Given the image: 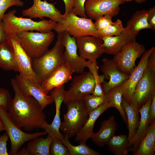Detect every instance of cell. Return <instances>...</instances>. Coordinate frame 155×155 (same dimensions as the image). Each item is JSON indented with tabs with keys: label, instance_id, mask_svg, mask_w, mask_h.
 I'll use <instances>...</instances> for the list:
<instances>
[{
	"label": "cell",
	"instance_id": "obj_45",
	"mask_svg": "<svg viewBox=\"0 0 155 155\" xmlns=\"http://www.w3.org/2000/svg\"><path fill=\"white\" fill-rule=\"evenodd\" d=\"M7 34L5 33L3 28L2 20H0V42L7 40Z\"/></svg>",
	"mask_w": 155,
	"mask_h": 155
},
{
	"label": "cell",
	"instance_id": "obj_36",
	"mask_svg": "<svg viewBox=\"0 0 155 155\" xmlns=\"http://www.w3.org/2000/svg\"><path fill=\"white\" fill-rule=\"evenodd\" d=\"M49 155H69L67 148L61 140L53 138L50 145Z\"/></svg>",
	"mask_w": 155,
	"mask_h": 155
},
{
	"label": "cell",
	"instance_id": "obj_17",
	"mask_svg": "<svg viewBox=\"0 0 155 155\" xmlns=\"http://www.w3.org/2000/svg\"><path fill=\"white\" fill-rule=\"evenodd\" d=\"M102 64L101 67L104 78L108 80L101 83V86L104 93L112 88L120 86L129 77V75L123 73L118 68L113 59L104 58L102 60Z\"/></svg>",
	"mask_w": 155,
	"mask_h": 155
},
{
	"label": "cell",
	"instance_id": "obj_34",
	"mask_svg": "<svg viewBox=\"0 0 155 155\" xmlns=\"http://www.w3.org/2000/svg\"><path fill=\"white\" fill-rule=\"evenodd\" d=\"M106 93L101 96H95L93 94L87 95L83 99L88 115L107 101Z\"/></svg>",
	"mask_w": 155,
	"mask_h": 155
},
{
	"label": "cell",
	"instance_id": "obj_1",
	"mask_svg": "<svg viewBox=\"0 0 155 155\" xmlns=\"http://www.w3.org/2000/svg\"><path fill=\"white\" fill-rule=\"evenodd\" d=\"M10 83L14 96L11 99L7 111L11 120L25 131L42 128L43 124L47 122L40 104L34 98L26 96L20 91L14 78L11 80Z\"/></svg>",
	"mask_w": 155,
	"mask_h": 155
},
{
	"label": "cell",
	"instance_id": "obj_44",
	"mask_svg": "<svg viewBox=\"0 0 155 155\" xmlns=\"http://www.w3.org/2000/svg\"><path fill=\"white\" fill-rule=\"evenodd\" d=\"M53 1V0H51ZM65 5V12L63 14V18L71 11L73 0H63Z\"/></svg>",
	"mask_w": 155,
	"mask_h": 155
},
{
	"label": "cell",
	"instance_id": "obj_20",
	"mask_svg": "<svg viewBox=\"0 0 155 155\" xmlns=\"http://www.w3.org/2000/svg\"><path fill=\"white\" fill-rule=\"evenodd\" d=\"M74 73L66 62L59 66L44 81L41 85L44 92L48 94L53 88L61 86L68 82Z\"/></svg>",
	"mask_w": 155,
	"mask_h": 155
},
{
	"label": "cell",
	"instance_id": "obj_49",
	"mask_svg": "<svg viewBox=\"0 0 155 155\" xmlns=\"http://www.w3.org/2000/svg\"><path fill=\"white\" fill-rule=\"evenodd\" d=\"M134 0H124L125 2H130L133 1Z\"/></svg>",
	"mask_w": 155,
	"mask_h": 155
},
{
	"label": "cell",
	"instance_id": "obj_41",
	"mask_svg": "<svg viewBox=\"0 0 155 155\" xmlns=\"http://www.w3.org/2000/svg\"><path fill=\"white\" fill-rule=\"evenodd\" d=\"M9 137L6 132L0 137V155H9L7 151V143Z\"/></svg>",
	"mask_w": 155,
	"mask_h": 155
},
{
	"label": "cell",
	"instance_id": "obj_5",
	"mask_svg": "<svg viewBox=\"0 0 155 155\" xmlns=\"http://www.w3.org/2000/svg\"><path fill=\"white\" fill-rule=\"evenodd\" d=\"M155 94V49L150 54L148 65L135 86L131 103L138 110Z\"/></svg>",
	"mask_w": 155,
	"mask_h": 155
},
{
	"label": "cell",
	"instance_id": "obj_8",
	"mask_svg": "<svg viewBox=\"0 0 155 155\" xmlns=\"http://www.w3.org/2000/svg\"><path fill=\"white\" fill-rule=\"evenodd\" d=\"M0 117L11 142V148L9 155H17L20 148L24 143L37 137L47 134L44 131L32 133L23 131L12 121L7 111L1 106H0Z\"/></svg>",
	"mask_w": 155,
	"mask_h": 155
},
{
	"label": "cell",
	"instance_id": "obj_47",
	"mask_svg": "<svg viewBox=\"0 0 155 155\" xmlns=\"http://www.w3.org/2000/svg\"><path fill=\"white\" fill-rule=\"evenodd\" d=\"M5 130V127L0 117V132Z\"/></svg>",
	"mask_w": 155,
	"mask_h": 155
},
{
	"label": "cell",
	"instance_id": "obj_35",
	"mask_svg": "<svg viewBox=\"0 0 155 155\" xmlns=\"http://www.w3.org/2000/svg\"><path fill=\"white\" fill-rule=\"evenodd\" d=\"M125 29L122 22L117 19L115 22H113L103 29L98 31L99 38L102 39L106 36H114L120 34Z\"/></svg>",
	"mask_w": 155,
	"mask_h": 155
},
{
	"label": "cell",
	"instance_id": "obj_12",
	"mask_svg": "<svg viewBox=\"0 0 155 155\" xmlns=\"http://www.w3.org/2000/svg\"><path fill=\"white\" fill-rule=\"evenodd\" d=\"M125 2L124 0H87L84 8L88 18L96 20L106 14L117 15L119 5Z\"/></svg>",
	"mask_w": 155,
	"mask_h": 155
},
{
	"label": "cell",
	"instance_id": "obj_33",
	"mask_svg": "<svg viewBox=\"0 0 155 155\" xmlns=\"http://www.w3.org/2000/svg\"><path fill=\"white\" fill-rule=\"evenodd\" d=\"M89 69V71L93 76L95 82V86L92 94L97 96L103 95L104 93L103 91L101 83L104 81V76L103 74L99 75L98 74V67L96 60L88 61L87 66Z\"/></svg>",
	"mask_w": 155,
	"mask_h": 155
},
{
	"label": "cell",
	"instance_id": "obj_42",
	"mask_svg": "<svg viewBox=\"0 0 155 155\" xmlns=\"http://www.w3.org/2000/svg\"><path fill=\"white\" fill-rule=\"evenodd\" d=\"M147 21L152 30H155V6L148 10Z\"/></svg>",
	"mask_w": 155,
	"mask_h": 155
},
{
	"label": "cell",
	"instance_id": "obj_46",
	"mask_svg": "<svg viewBox=\"0 0 155 155\" xmlns=\"http://www.w3.org/2000/svg\"><path fill=\"white\" fill-rule=\"evenodd\" d=\"M17 155H29V154L26 148H23L20 151H18Z\"/></svg>",
	"mask_w": 155,
	"mask_h": 155
},
{
	"label": "cell",
	"instance_id": "obj_13",
	"mask_svg": "<svg viewBox=\"0 0 155 155\" xmlns=\"http://www.w3.org/2000/svg\"><path fill=\"white\" fill-rule=\"evenodd\" d=\"M155 49V47H153L143 53L138 65L131 71L129 78L120 86L122 90L123 97L129 104L131 103L136 85L147 66L150 54Z\"/></svg>",
	"mask_w": 155,
	"mask_h": 155
},
{
	"label": "cell",
	"instance_id": "obj_27",
	"mask_svg": "<svg viewBox=\"0 0 155 155\" xmlns=\"http://www.w3.org/2000/svg\"><path fill=\"white\" fill-rule=\"evenodd\" d=\"M122 106L126 114L129 131L128 142L134 136L139 123L138 110L131 104L127 102L122 97Z\"/></svg>",
	"mask_w": 155,
	"mask_h": 155
},
{
	"label": "cell",
	"instance_id": "obj_29",
	"mask_svg": "<svg viewBox=\"0 0 155 155\" xmlns=\"http://www.w3.org/2000/svg\"><path fill=\"white\" fill-rule=\"evenodd\" d=\"M155 151V121L150 124L147 132L133 155H153Z\"/></svg>",
	"mask_w": 155,
	"mask_h": 155
},
{
	"label": "cell",
	"instance_id": "obj_14",
	"mask_svg": "<svg viewBox=\"0 0 155 155\" xmlns=\"http://www.w3.org/2000/svg\"><path fill=\"white\" fill-rule=\"evenodd\" d=\"M61 32L62 33L64 47L63 55L65 61L74 73L80 74L84 72L87 67L88 61L78 54L76 38L66 32Z\"/></svg>",
	"mask_w": 155,
	"mask_h": 155
},
{
	"label": "cell",
	"instance_id": "obj_9",
	"mask_svg": "<svg viewBox=\"0 0 155 155\" xmlns=\"http://www.w3.org/2000/svg\"><path fill=\"white\" fill-rule=\"evenodd\" d=\"M7 36V40L13 51L19 75L22 78L30 79L41 86L40 79L32 68L31 59L21 45L17 35L9 34Z\"/></svg>",
	"mask_w": 155,
	"mask_h": 155
},
{
	"label": "cell",
	"instance_id": "obj_28",
	"mask_svg": "<svg viewBox=\"0 0 155 155\" xmlns=\"http://www.w3.org/2000/svg\"><path fill=\"white\" fill-rule=\"evenodd\" d=\"M39 136L30 141L26 149L29 155H49L51 144L53 138L48 134L46 138Z\"/></svg>",
	"mask_w": 155,
	"mask_h": 155
},
{
	"label": "cell",
	"instance_id": "obj_6",
	"mask_svg": "<svg viewBox=\"0 0 155 155\" xmlns=\"http://www.w3.org/2000/svg\"><path fill=\"white\" fill-rule=\"evenodd\" d=\"M21 45L31 59L38 58L48 50L55 37L53 31H24L16 34Z\"/></svg>",
	"mask_w": 155,
	"mask_h": 155
},
{
	"label": "cell",
	"instance_id": "obj_37",
	"mask_svg": "<svg viewBox=\"0 0 155 155\" xmlns=\"http://www.w3.org/2000/svg\"><path fill=\"white\" fill-rule=\"evenodd\" d=\"M24 5V3L20 0H0V20L9 7L14 6L22 7Z\"/></svg>",
	"mask_w": 155,
	"mask_h": 155
},
{
	"label": "cell",
	"instance_id": "obj_30",
	"mask_svg": "<svg viewBox=\"0 0 155 155\" xmlns=\"http://www.w3.org/2000/svg\"><path fill=\"white\" fill-rule=\"evenodd\" d=\"M106 93L108 96L107 102L110 107H114L117 110L127 125V116L122 106L123 92L120 86L115 87Z\"/></svg>",
	"mask_w": 155,
	"mask_h": 155
},
{
	"label": "cell",
	"instance_id": "obj_23",
	"mask_svg": "<svg viewBox=\"0 0 155 155\" xmlns=\"http://www.w3.org/2000/svg\"><path fill=\"white\" fill-rule=\"evenodd\" d=\"M136 37L131 35L124 29L118 35L103 37L101 39L105 48V53L115 55L127 44L135 40Z\"/></svg>",
	"mask_w": 155,
	"mask_h": 155
},
{
	"label": "cell",
	"instance_id": "obj_19",
	"mask_svg": "<svg viewBox=\"0 0 155 155\" xmlns=\"http://www.w3.org/2000/svg\"><path fill=\"white\" fill-rule=\"evenodd\" d=\"M14 79L20 91L26 96L34 98L43 109L54 102L50 95L46 94L41 86L38 83L30 79L22 78L18 74L16 75Z\"/></svg>",
	"mask_w": 155,
	"mask_h": 155
},
{
	"label": "cell",
	"instance_id": "obj_2",
	"mask_svg": "<svg viewBox=\"0 0 155 155\" xmlns=\"http://www.w3.org/2000/svg\"><path fill=\"white\" fill-rule=\"evenodd\" d=\"M57 33V39L53 48L40 57L31 59L33 69L42 84L59 66L66 62L63 55L64 47L62 33Z\"/></svg>",
	"mask_w": 155,
	"mask_h": 155
},
{
	"label": "cell",
	"instance_id": "obj_21",
	"mask_svg": "<svg viewBox=\"0 0 155 155\" xmlns=\"http://www.w3.org/2000/svg\"><path fill=\"white\" fill-rule=\"evenodd\" d=\"M152 98L148 100L140 109L138 111L140 114V118L136 133L133 138L127 143V147L133 144L129 150L133 153L138 148L140 144L147 132L149 123L148 112Z\"/></svg>",
	"mask_w": 155,
	"mask_h": 155
},
{
	"label": "cell",
	"instance_id": "obj_48",
	"mask_svg": "<svg viewBox=\"0 0 155 155\" xmlns=\"http://www.w3.org/2000/svg\"><path fill=\"white\" fill-rule=\"evenodd\" d=\"M138 3H142L145 2L147 0H134Z\"/></svg>",
	"mask_w": 155,
	"mask_h": 155
},
{
	"label": "cell",
	"instance_id": "obj_31",
	"mask_svg": "<svg viewBox=\"0 0 155 155\" xmlns=\"http://www.w3.org/2000/svg\"><path fill=\"white\" fill-rule=\"evenodd\" d=\"M127 137L126 135L122 134L114 135L107 144L110 151L116 155H127Z\"/></svg>",
	"mask_w": 155,
	"mask_h": 155
},
{
	"label": "cell",
	"instance_id": "obj_4",
	"mask_svg": "<svg viewBox=\"0 0 155 155\" xmlns=\"http://www.w3.org/2000/svg\"><path fill=\"white\" fill-rule=\"evenodd\" d=\"M67 107V113L63 115L60 129L69 139L75 135L83 127L89 115L83 100L64 101Z\"/></svg>",
	"mask_w": 155,
	"mask_h": 155
},
{
	"label": "cell",
	"instance_id": "obj_25",
	"mask_svg": "<svg viewBox=\"0 0 155 155\" xmlns=\"http://www.w3.org/2000/svg\"><path fill=\"white\" fill-rule=\"evenodd\" d=\"M148 10L144 9L136 11L127 22L125 30L129 34L136 36L144 29L152 30L147 21Z\"/></svg>",
	"mask_w": 155,
	"mask_h": 155
},
{
	"label": "cell",
	"instance_id": "obj_18",
	"mask_svg": "<svg viewBox=\"0 0 155 155\" xmlns=\"http://www.w3.org/2000/svg\"><path fill=\"white\" fill-rule=\"evenodd\" d=\"M64 84L55 87L50 91V95L55 103V114L51 124L45 123L43 124L42 127V128L47 134L51 135L53 138H58L62 141L64 138V135L59 131L61 123L60 109L62 103L64 100Z\"/></svg>",
	"mask_w": 155,
	"mask_h": 155
},
{
	"label": "cell",
	"instance_id": "obj_22",
	"mask_svg": "<svg viewBox=\"0 0 155 155\" xmlns=\"http://www.w3.org/2000/svg\"><path fill=\"white\" fill-rule=\"evenodd\" d=\"M110 107L107 101L90 113L84 125L75 135V141L79 143H86L94 133L93 129L96 121L104 111Z\"/></svg>",
	"mask_w": 155,
	"mask_h": 155
},
{
	"label": "cell",
	"instance_id": "obj_39",
	"mask_svg": "<svg viewBox=\"0 0 155 155\" xmlns=\"http://www.w3.org/2000/svg\"><path fill=\"white\" fill-rule=\"evenodd\" d=\"M113 17L111 15L106 14L96 20L94 23L97 31H100L111 24L113 22L112 20Z\"/></svg>",
	"mask_w": 155,
	"mask_h": 155
},
{
	"label": "cell",
	"instance_id": "obj_24",
	"mask_svg": "<svg viewBox=\"0 0 155 155\" xmlns=\"http://www.w3.org/2000/svg\"><path fill=\"white\" fill-rule=\"evenodd\" d=\"M117 128L115 117L112 115L101 123L99 130L96 133H94L90 138L98 146L102 147L106 145L115 135Z\"/></svg>",
	"mask_w": 155,
	"mask_h": 155
},
{
	"label": "cell",
	"instance_id": "obj_43",
	"mask_svg": "<svg viewBox=\"0 0 155 155\" xmlns=\"http://www.w3.org/2000/svg\"><path fill=\"white\" fill-rule=\"evenodd\" d=\"M148 119L149 124L155 121V94L152 97L149 110Z\"/></svg>",
	"mask_w": 155,
	"mask_h": 155
},
{
	"label": "cell",
	"instance_id": "obj_7",
	"mask_svg": "<svg viewBox=\"0 0 155 155\" xmlns=\"http://www.w3.org/2000/svg\"><path fill=\"white\" fill-rule=\"evenodd\" d=\"M54 30L57 33L66 32L75 38L89 35L99 38L98 32L92 19L78 17L72 12L60 22L57 23Z\"/></svg>",
	"mask_w": 155,
	"mask_h": 155
},
{
	"label": "cell",
	"instance_id": "obj_38",
	"mask_svg": "<svg viewBox=\"0 0 155 155\" xmlns=\"http://www.w3.org/2000/svg\"><path fill=\"white\" fill-rule=\"evenodd\" d=\"M87 0H73V7L71 12L75 15L83 18H88L84 8Z\"/></svg>",
	"mask_w": 155,
	"mask_h": 155
},
{
	"label": "cell",
	"instance_id": "obj_3",
	"mask_svg": "<svg viewBox=\"0 0 155 155\" xmlns=\"http://www.w3.org/2000/svg\"><path fill=\"white\" fill-rule=\"evenodd\" d=\"M16 10L13 9L5 14L2 19L3 28L6 34H15L34 30L45 32L54 30L57 23L51 20L44 19L38 22L31 18H24L16 16Z\"/></svg>",
	"mask_w": 155,
	"mask_h": 155
},
{
	"label": "cell",
	"instance_id": "obj_16",
	"mask_svg": "<svg viewBox=\"0 0 155 155\" xmlns=\"http://www.w3.org/2000/svg\"><path fill=\"white\" fill-rule=\"evenodd\" d=\"M76 39L79 55L84 59L89 61L96 60L105 53V48L101 39L89 35Z\"/></svg>",
	"mask_w": 155,
	"mask_h": 155
},
{
	"label": "cell",
	"instance_id": "obj_15",
	"mask_svg": "<svg viewBox=\"0 0 155 155\" xmlns=\"http://www.w3.org/2000/svg\"><path fill=\"white\" fill-rule=\"evenodd\" d=\"M33 4L30 7L22 11L21 13L23 16L42 19L46 17L57 23L60 22L63 19V14L53 3H49L46 0H33Z\"/></svg>",
	"mask_w": 155,
	"mask_h": 155
},
{
	"label": "cell",
	"instance_id": "obj_10",
	"mask_svg": "<svg viewBox=\"0 0 155 155\" xmlns=\"http://www.w3.org/2000/svg\"><path fill=\"white\" fill-rule=\"evenodd\" d=\"M145 50L144 45L134 40L127 44L114 55L113 59L121 71L129 75L135 67L136 59L141 56Z\"/></svg>",
	"mask_w": 155,
	"mask_h": 155
},
{
	"label": "cell",
	"instance_id": "obj_40",
	"mask_svg": "<svg viewBox=\"0 0 155 155\" xmlns=\"http://www.w3.org/2000/svg\"><path fill=\"white\" fill-rule=\"evenodd\" d=\"M11 99L9 90L0 87V106L7 110Z\"/></svg>",
	"mask_w": 155,
	"mask_h": 155
},
{
	"label": "cell",
	"instance_id": "obj_11",
	"mask_svg": "<svg viewBox=\"0 0 155 155\" xmlns=\"http://www.w3.org/2000/svg\"><path fill=\"white\" fill-rule=\"evenodd\" d=\"M95 86V82L92 75L89 71H84L72 79L68 90H65L63 101L83 100L87 95L92 94Z\"/></svg>",
	"mask_w": 155,
	"mask_h": 155
},
{
	"label": "cell",
	"instance_id": "obj_32",
	"mask_svg": "<svg viewBox=\"0 0 155 155\" xmlns=\"http://www.w3.org/2000/svg\"><path fill=\"white\" fill-rule=\"evenodd\" d=\"M69 138L66 135L62 141L68 150L69 155H99V152L88 146L86 143H79V145L74 146L69 142Z\"/></svg>",
	"mask_w": 155,
	"mask_h": 155
},
{
	"label": "cell",
	"instance_id": "obj_26",
	"mask_svg": "<svg viewBox=\"0 0 155 155\" xmlns=\"http://www.w3.org/2000/svg\"><path fill=\"white\" fill-rule=\"evenodd\" d=\"M0 68L18 72L13 51L7 40L0 42Z\"/></svg>",
	"mask_w": 155,
	"mask_h": 155
}]
</instances>
